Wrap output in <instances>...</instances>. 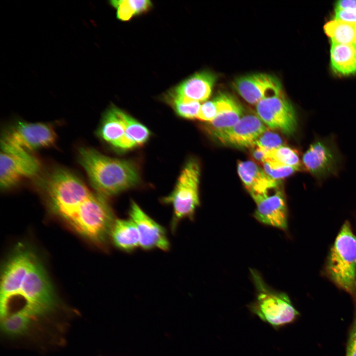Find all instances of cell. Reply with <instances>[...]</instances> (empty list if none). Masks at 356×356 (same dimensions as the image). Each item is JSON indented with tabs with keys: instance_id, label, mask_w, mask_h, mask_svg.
Returning <instances> with one entry per match:
<instances>
[{
	"instance_id": "30",
	"label": "cell",
	"mask_w": 356,
	"mask_h": 356,
	"mask_svg": "<svg viewBox=\"0 0 356 356\" xmlns=\"http://www.w3.org/2000/svg\"><path fill=\"white\" fill-rule=\"evenodd\" d=\"M334 19L356 25V10L335 9Z\"/></svg>"
},
{
	"instance_id": "3",
	"label": "cell",
	"mask_w": 356,
	"mask_h": 356,
	"mask_svg": "<svg viewBox=\"0 0 356 356\" xmlns=\"http://www.w3.org/2000/svg\"><path fill=\"white\" fill-rule=\"evenodd\" d=\"M115 220L106 198L96 192H92L62 219L76 232L101 245L110 238Z\"/></svg>"
},
{
	"instance_id": "34",
	"label": "cell",
	"mask_w": 356,
	"mask_h": 356,
	"mask_svg": "<svg viewBox=\"0 0 356 356\" xmlns=\"http://www.w3.org/2000/svg\"><path fill=\"white\" fill-rule=\"evenodd\" d=\"M267 151L262 147L254 146L252 147V155L255 160L263 163L266 159Z\"/></svg>"
},
{
	"instance_id": "6",
	"label": "cell",
	"mask_w": 356,
	"mask_h": 356,
	"mask_svg": "<svg viewBox=\"0 0 356 356\" xmlns=\"http://www.w3.org/2000/svg\"><path fill=\"white\" fill-rule=\"evenodd\" d=\"M200 175L198 161L194 159H189L183 168L173 191L162 200L163 203L172 206L173 215L171 228L173 232L182 220L193 219L200 202Z\"/></svg>"
},
{
	"instance_id": "31",
	"label": "cell",
	"mask_w": 356,
	"mask_h": 356,
	"mask_svg": "<svg viewBox=\"0 0 356 356\" xmlns=\"http://www.w3.org/2000/svg\"><path fill=\"white\" fill-rule=\"evenodd\" d=\"M346 356H356V312L349 334Z\"/></svg>"
},
{
	"instance_id": "26",
	"label": "cell",
	"mask_w": 356,
	"mask_h": 356,
	"mask_svg": "<svg viewBox=\"0 0 356 356\" xmlns=\"http://www.w3.org/2000/svg\"><path fill=\"white\" fill-rule=\"evenodd\" d=\"M263 166L265 172L276 180L288 177L299 170L294 167L281 165L271 161H265L263 163Z\"/></svg>"
},
{
	"instance_id": "33",
	"label": "cell",
	"mask_w": 356,
	"mask_h": 356,
	"mask_svg": "<svg viewBox=\"0 0 356 356\" xmlns=\"http://www.w3.org/2000/svg\"><path fill=\"white\" fill-rule=\"evenodd\" d=\"M335 9L356 10V0H338L336 3Z\"/></svg>"
},
{
	"instance_id": "7",
	"label": "cell",
	"mask_w": 356,
	"mask_h": 356,
	"mask_svg": "<svg viewBox=\"0 0 356 356\" xmlns=\"http://www.w3.org/2000/svg\"><path fill=\"white\" fill-rule=\"evenodd\" d=\"M56 138L55 131L50 124L19 121L4 131L0 140L1 151L32 153L52 146Z\"/></svg>"
},
{
	"instance_id": "25",
	"label": "cell",
	"mask_w": 356,
	"mask_h": 356,
	"mask_svg": "<svg viewBox=\"0 0 356 356\" xmlns=\"http://www.w3.org/2000/svg\"><path fill=\"white\" fill-rule=\"evenodd\" d=\"M168 99L178 116L188 119L196 118L201 106L200 102L179 97L171 92Z\"/></svg>"
},
{
	"instance_id": "12",
	"label": "cell",
	"mask_w": 356,
	"mask_h": 356,
	"mask_svg": "<svg viewBox=\"0 0 356 356\" xmlns=\"http://www.w3.org/2000/svg\"><path fill=\"white\" fill-rule=\"evenodd\" d=\"M233 87L247 102L257 104L263 99L282 92L281 83L275 76L266 73H254L238 77Z\"/></svg>"
},
{
	"instance_id": "17",
	"label": "cell",
	"mask_w": 356,
	"mask_h": 356,
	"mask_svg": "<svg viewBox=\"0 0 356 356\" xmlns=\"http://www.w3.org/2000/svg\"><path fill=\"white\" fill-rule=\"evenodd\" d=\"M216 80V75L211 72H198L183 81L171 92L186 100L205 101L210 96Z\"/></svg>"
},
{
	"instance_id": "32",
	"label": "cell",
	"mask_w": 356,
	"mask_h": 356,
	"mask_svg": "<svg viewBox=\"0 0 356 356\" xmlns=\"http://www.w3.org/2000/svg\"><path fill=\"white\" fill-rule=\"evenodd\" d=\"M129 1L136 15L147 11L151 6V1L147 0H129Z\"/></svg>"
},
{
	"instance_id": "22",
	"label": "cell",
	"mask_w": 356,
	"mask_h": 356,
	"mask_svg": "<svg viewBox=\"0 0 356 356\" xmlns=\"http://www.w3.org/2000/svg\"><path fill=\"white\" fill-rule=\"evenodd\" d=\"M34 318L30 313L19 310L1 320V330L7 336L22 335L28 331Z\"/></svg>"
},
{
	"instance_id": "9",
	"label": "cell",
	"mask_w": 356,
	"mask_h": 356,
	"mask_svg": "<svg viewBox=\"0 0 356 356\" xmlns=\"http://www.w3.org/2000/svg\"><path fill=\"white\" fill-rule=\"evenodd\" d=\"M41 170L39 160L32 153L0 152V186L10 188L21 181L37 176Z\"/></svg>"
},
{
	"instance_id": "1",
	"label": "cell",
	"mask_w": 356,
	"mask_h": 356,
	"mask_svg": "<svg viewBox=\"0 0 356 356\" xmlns=\"http://www.w3.org/2000/svg\"><path fill=\"white\" fill-rule=\"evenodd\" d=\"M1 320L14 303L35 318L50 312L56 304L54 289L44 265L30 246L19 243L4 262L0 279Z\"/></svg>"
},
{
	"instance_id": "18",
	"label": "cell",
	"mask_w": 356,
	"mask_h": 356,
	"mask_svg": "<svg viewBox=\"0 0 356 356\" xmlns=\"http://www.w3.org/2000/svg\"><path fill=\"white\" fill-rule=\"evenodd\" d=\"M215 98L218 105V114L210 123L208 131L211 134L232 127L244 115L241 105L230 94L221 92Z\"/></svg>"
},
{
	"instance_id": "23",
	"label": "cell",
	"mask_w": 356,
	"mask_h": 356,
	"mask_svg": "<svg viewBox=\"0 0 356 356\" xmlns=\"http://www.w3.org/2000/svg\"><path fill=\"white\" fill-rule=\"evenodd\" d=\"M121 115L125 126L126 136L136 146L145 144L150 136L149 130L143 124L121 110Z\"/></svg>"
},
{
	"instance_id": "27",
	"label": "cell",
	"mask_w": 356,
	"mask_h": 356,
	"mask_svg": "<svg viewBox=\"0 0 356 356\" xmlns=\"http://www.w3.org/2000/svg\"><path fill=\"white\" fill-rule=\"evenodd\" d=\"M282 145L283 141L281 137L276 133L267 130L259 137L255 146L270 150Z\"/></svg>"
},
{
	"instance_id": "14",
	"label": "cell",
	"mask_w": 356,
	"mask_h": 356,
	"mask_svg": "<svg viewBox=\"0 0 356 356\" xmlns=\"http://www.w3.org/2000/svg\"><path fill=\"white\" fill-rule=\"evenodd\" d=\"M256 204L254 217L260 222L281 229L288 226L285 196L279 189L252 197Z\"/></svg>"
},
{
	"instance_id": "11",
	"label": "cell",
	"mask_w": 356,
	"mask_h": 356,
	"mask_svg": "<svg viewBox=\"0 0 356 356\" xmlns=\"http://www.w3.org/2000/svg\"><path fill=\"white\" fill-rule=\"evenodd\" d=\"M267 130L258 115H244L233 126L211 134L221 143L239 148L253 147Z\"/></svg>"
},
{
	"instance_id": "2",
	"label": "cell",
	"mask_w": 356,
	"mask_h": 356,
	"mask_svg": "<svg viewBox=\"0 0 356 356\" xmlns=\"http://www.w3.org/2000/svg\"><path fill=\"white\" fill-rule=\"evenodd\" d=\"M78 160L96 193L105 198L118 194L139 182L138 167L130 160L111 158L87 147L79 149Z\"/></svg>"
},
{
	"instance_id": "16",
	"label": "cell",
	"mask_w": 356,
	"mask_h": 356,
	"mask_svg": "<svg viewBox=\"0 0 356 356\" xmlns=\"http://www.w3.org/2000/svg\"><path fill=\"white\" fill-rule=\"evenodd\" d=\"M237 172L252 197L278 189V180L271 178L253 161L238 162Z\"/></svg>"
},
{
	"instance_id": "28",
	"label": "cell",
	"mask_w": 356,
	"mask_h": 356,
	"mask_svg": "<svg viewBox=\"0 0 356 356\" xmlns=\"http://www.w3.org/2000/svg\"><path fill=\"white\" fill-rule=\"evenodd\" d=\"M218 114V105L215 98L203 103L196 119L203 122H212Z\"/></svg>"
},
{
	"instance_id": "15",
	"label": "cell",
	"mask_w": 356,
	"mask_h": 356,
	"mask_svg": "<svg viewBox=\"0 0 356 356\" xmlns=\"http://www.w3.org/2000/svg\"><path fill=\"white\" fill-rule=\"evenodd\" d=\"M97 134L111 147L119 151H127L136 147L126 134L125 126L121 110L111 106L104 113Z\"/></svg>"
},
{
	"instance_id": "5",
	"label": "cell",
	"mask_w": 356,
	"mask_h": 356,
	"mask_svg": "<svg viewBox=\"0 0 356 356\" xmlns=\"http://www.w3.org/2000/svg\"><path fill=\"white\" fill-rule=\"evenodd\" d=\"M252 274L257 292L255 299L248 306L250 312L275 330L294 322L300 313L289 296L269 288L256 272Z\"/></svg>"
},
{
	"instance_id": "8",
	"label": "cell",
	"mask_w": 356,
	"mask_h": 356,
	"mask_svg": "<svg viewBox=\"0 0 356 356\" xmlns=\"http://www.w3.org/2000/svg\"><path fill=\"white\" fill-rule=\"evenodd\" d=\"M258 116L270 129L287 135L293 134L297 126L295 111L283 93L261 100L256 104Z\"/></svg>"
},
{
	"instance_id": "24",
	"label": "cell",
	"mask_w": 356,
	"mask_h": 356,
	"mask_svg": "<svg viewBox=\"0 0 356 356\" xmlns=\"http://www.w3.org/2000/svg\"><path fill=\"white\" fill-rule=\"evenodd\" d=\"M267 161H271L281 165L294 167L299 170L301 166L297 151L290 147L285 145L267 150L264 162Z\"/></svg>"
},
{
	"instance_id": "19",
	"label": "cell",
	"mask_w": 356,
	"mask_h": 356,
	"mask_svg": "<svg viewBox=\"0 0 356 356\" xmlns=\"http://www.w3.org/2000/svg\"><path fill=\"white\" fill-rule=\"evenodd\" d=\"M110 238L114 245L125 252H131L140 246L137 228L131 219H116Z\"/></svg>"
},
{
	"instance_id": "20",
	"label": "cell",
	"mask_w": 356,
	"mask_h": 356,
	"mask_svg": "<svg viewBox=\"0 0 356 356\" xmlns=\"http://www.w3.org/2000/svg\"><path fill=\"white\" fill-rule=\"evenodd\" d=\"M330 63L332 69L342 75L356 73V46L331 43Z\"/></svg>"
},
{
	"instance_id": "21",
	"label": "cell",
	"mask_w": 356,
	"mask_h": 356,
	"mask_svg": "<svg viewBox=\"0 0 356 356\" xmlns=\"http://www.w3.org/2000/svg\"><path fill=\"white\" fill-rule=\"evenodd\" d=\"M324 30L332 43L356 46V25L333 19L325 24Z\"/></svg>"
},
{
	"instance_id": "10",
	"label": "cell",
	"mask_w": 356,
	"mask_h": 356,
	"mask_svg": "<svg viewBox=\"0 0 356 356\" xmlns=\"http://www.w3.org/2000/svg\"><path fill=\"white\" fill-rule=\"evenodd\" d=\"M302 162L308 172L316 178L321 179L336 174L340 157L331 142L317 139L305 152Z\"/></svg>"
},
{
	"instance_id": "13",
	"label": "cell",
	"mask_w": 356,
	"mask_h": 356,
	"mask_svg": "<svg viewBox=\"0 0 356 356\" xmlns=\"http://www.w3.org/2000/svg\"><path fill=\"white\" fill-rule=\"evenodd\" d=\"M129 215L137 228L141 248L146 250L155 248L163 251L169 249L170 243L165 229L146 214L134 201L131 203Z\"/></svg>"
},
{
	"instance_id": "29",
	"label": "cell",
	"mask_w": 356,
	"mask_h": 356,
	"mask_svg": "<svg viewBox=\"0 0 356 356\" xmlns=\"http://www.w3.org/2000/svg\"><path fill=\"white\" fill-rule=\"evenodd\" d=\"M110 3L114 7L117 8V17L119 20L127 21L136 15L129 0H112Z\"/></svg>"
},
{
	"instance_id": "4",
	"label": "cell",
	"mask_w": 356,
	"mask_h": 356,
	"mask_svg": "<svg viewBox=\"0 0 356 356\" xmlns=\"http://www.w3.org/2000/svg\"><path fill=\"white\" fill-rule=\"evenodd\" d=\"M325 272L356 302V236L349 222L342 225L327 257Z\"/></svg>"
}]
</instances>
